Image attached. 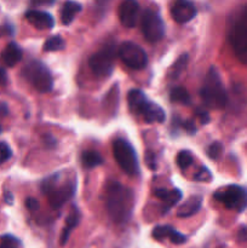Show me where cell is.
I'll list each match as a JSON object with an SVG mask.
<instances>
[{"instance_id":"obj_1","label":"cell","mask_w":247,"mask_h":248,"mask_svg":"<svg viewBox=\"0 0 247 248\" xmlns=\"http://www.w3.org/2000/svg\"><path fill=\"white\" fill-rule=\"evenodd\" d=\"M107 210L111 220L118 224L130 219L133 211V193L120 183H110L107 188Z\"/></svg>"},{"instance_id":"obj_2","label":"cell","mask_w":247,"mask_h":248,"mask_svg":"<svg viewBox=\"0 0 247 248\" xmlns=\"http://www.w3.org/2000/svg\"><path fill=\"white\" fill-rule=\"evenodd\" d=\"M200 94L205 106L212 109H222L227 104V92L215 67L208 69Z\"/></svg>"},{"instance_id":"obj_3","label":"cell","mask_w":247,"mask_h":248,"mask_svg":"<svg viewBox=\"0 0 247 248\" xmlns=\"http://www.w3.org/2000/svg\"><path fill=\"white\" fill-rule=\"evenodd\" d=\"M229 41L239 61L247 64V5L240 10L232 21Z\"/></svg>"},{"instance_id":"obj_4","label":"cell","mask_w":247,"mask_h":248,"mask_svg":"<svg viewBox=\"0 0 247 248\" xmlns=\"http://www.w3.org/2000/svg\"><path fill=\"white\" fill-rule=\"evenodd\" d=\"M22 75L36 91L41 93H46L52 89L53 81L50 70L44 63L39 61H31L28 64L24 65Z\"/></svg>"},{"instance_id":"obj_5","label":"cell","mask_w":247,"mask_h":248,"mask_svg":"<svg viewBox=\"0 0 247 248\" xmlns=\"http://www.w3.org/2000/svg\"><path fill=\"white\" fill-rule=\"evenodd\" d=\"M113 153L116 162L123 171L130 176H136L139 172L138 160L132 145L125 140H116L113 144Z\"/></svg>"},{"instance_id":"obj_6","label":"cell","mask_w":247,"mask_h":248,"mask_svg":"<svg viewBox=\"0 0 247 248\" xmlns=\"http://www.w3.org/2000/svg\"><path fill=\"white\" fill-rule=\"evenodd\" d=\"M216 200L220 201L229 210L244 211L247 207V191L239 186H229L216 191Z\"/></svg>"},{"instance_id":"obj_7","label":"cell","mask_w":247,"mask_h":248,"mask_svg":"<svg viewBox=\"0 0 247 248\" xmlns=\"http://www.w3.org/2000/svg\"><path fill=\"white\" fill-rule=\"evenodd\" d=\"M142 33L150 43L161 40L165 34V24L159 12L147 9L142 15Z\"/></svg>"},{"instance_id":"obj_8","label":"cell","mask_w":247,"mask_h":248,"mask_svg":"<svg viewBox=\"0 0 247 248\" xmlns=\"http://www.w3.org/2000/svg\"><path fill=\"white\" fill-rule=\"evenodd\" d=\"M119 57L128 68L132 69H143L148 63V56L145 51L132 41H125L121 44L119 47Z\"/></svg>"},{"instance_id":"obj_9","label":"cell","mask_w":247,"mask_h":248,"mask_svg":"<svg viewBox=\"0 0 247 248\" xmlns=\"http://www.w3.org/2000/svg\"><path fill=\"white\" fill-rule=\"evenodd\" d=\"M114 57L115 50L113 46H106L91 56L89 61L90 68L97 77H109L114 69Z\"/></svg>"},{"instance_id":"obj_10","label":"cell","mask_w":247,"mask_h":248,"mask_svg":"<svg viewBox=\"0 0 247 248\" xmlns=\"http://www.w3.org/2000/svg\"><path fill=\"white\" fill-rule=\"evenodd\" d=\"M138 14H139V5L133 0L121 2L119 6V18L121 24L126 28H133L137 24Z\"/></svg>"},{"instance_id":"obj_11","label":"cell","mask_w":247,"mask_h":248,"mask_svg":"<svg viewBox=\"0 0 247 248\" xmlns=\"http://www.w3.org/2000/svg\"><path fill=\"white\" fill-rule=\"evenodd\" d=\"M171 15L177 23H188L196 16V7L193 2L181 0L174 2L171 9Z\"/></svg>"},{"instance_id":"obj_12","label":"cell","mask_w":247,"mask_h":248,"mask_svg":"<svg viewBox=\"0 0 247 248\" xmlns=\"http://www.w3.org/2000/svg\"><path fill=\"white\" fill-rule=\"evenodd\" d=\"M74 190L75 186L73 183L65 184L62 188H57L55 184V186H53V188L51 189L50 193L47 194L51 206H52L53 208H60L65 201H68L72 198L73 194H74Z\"/></svg>"},{"instance_id":"obj_13","label":"cell","mask_w":247,"mask_h":248,"mask_svg":"<svg viewBox=\"0 0 247 248\" xmlns=\"http://www.w3.org/2000/svg\"><path fill=\"white\" fill-rule=\"evenodd\" d=\"M26 18L29 23L36 29H50L55 26V19L48 12L39 11V10H31L27 12Z\"/></svg>"},{"instance_id":"obj_14","label":"cell","mask_w":247,"mask_h":248,"mask_svg":"<svg viewBox=\"0 0 247 248\" xmlns=\"http://www.w3.org/2000/svg\"><path fill=\"white\" fill-rule=\"evenodd\" d=\"M127 101L131 111L138 114V115H142L143 111L149 104V101L147 99L145 94L139 90H131L127 94Z\"/></svg>"},{"instance_id":"obj_15","label":"cell","mask_w":247,"mask_h":248,"mask_svg":"<svg viewBox=\"0 0 247 248\" xmlns=\"http://www.w3.org/2000/svg\"><path fill=\"white\" fill-rule=\"evenodd\" d=\"M22 60V48L16 43H10L1 52V61L7 67H15Z\"/></svg>"},{"instance_id":"obj_16","label":"cell","mask_w":247,"mask_h":248,"mask_svg":"<svg viewBox=\"0 0 247 248\" xmlns=\"http://www.w3.org/2000/svg\"><path fill=\"white\" fill-rule=\"evenodd\" d=\"M201 203H202V198L199 195L191 196L190 199L185 201L181 207L177 211V216L182 218L190 217V216L195 215L196 212H199V210L201 208Z\"/></svg>"},{"instance_id":"obj_17","label":"cell","mask_w":247,"mask_h":248,"mask_svg":"<svg viewBox=\"0 0 247 248\" xmlns=\"http://www.w3.org/2000/svg\"><path fill=\"white\" fill-rule=\"evenodd\" d=\"M142 116L147 124H161L166 119L165 118V111L162 110L161 107H159L155 103H152V102H149L145 110L143 111Z\"/></svg>"},{"instance_id":"obj_18","label":"cell","mask_w":247,"mask_h":248,"mask_svg":"<svg viewBox=\"0 0 247 248\" xmlns=\"http://www.w3.org/2000/svg\"><path fill=\"white\" fill-rule=\"evenodd\" d=\"M81 10V5L77 4L74 1H67L62 7V11H61V19H62V23L64 26H68L73 22V19L75 18L77 14Z\"/></svg>"},{"instance_id":"obj_19","label":"cell","mask_w":247,"mask_h":248,"mask_svg":"<svg viewBox=\"0 0 247 248\" xmlns=\"http://www.w3.org/2000/svg\"><path fill=\"white\" fill-rule=\"evenodd\" d=\"M79 219H80V215L77 210L73 211V212L68 216L67 220H65V228L64 230H63L62 237H61V245H64L65 242L68 241V237H69L70 232L77 227V223H79Z\"/></svg>"},{"instance_id":"obj_20","label":"cell","mask_w":247,"mask_h":248,"mask_svg":"<svg viewBox=\"0 0 247 248\" xmlns=\"http://www.w3.org/2000/svg\"><path fill=\"white\" fill-rule=\"evenodd\" d=\"M81 162L86 169H94L103 162V159L99 153L94 152V150H87V152L82 153Z\"/></svg>"},{"instance_id":"obj_21","label":"cell","mask_w":247,"mask_h":248,"mask_svg":"<svg viewBox=\"0 0 247 248\" xmlns=\"http://www.w3.org/2000/svg\"><path fill=\"white\" fill-rule=\"evenodd\" d=\"M172 102H176V103H182V104H188L190 102V96H189V92L186 91L184 87H174L173 90L170 93Z\"/></svg>"},{"instance_id":"obj_22","label":"cell","mask_w":247,"mask_h":248,"mask_svg":"<svg viewBox=\"0 0 247 248\" xmlns=\"http://www.w3.org/2000/svg\"><path fill=\"white\" fill-rule=\"evenodd\" d=\"M186 63H188V55L185 53V55H182L173 63V65L171 67V70H170V77L173 78V79H177L184 72V69L186 67Z\"/></svg>"},{"instance_id":"obj_23","label":"cell","mask_w":247,"mask_h":248,"mask_svg":"<svg viewBox=\"0 0 247 248\" xmlns=\"http://www.w3.org/2000/svg\"><path fill=\"white\" fill-rule=\"evenodd\" d=\"M64 48V40L60 35H55L48 39L44 44V50L47 52H53V51H61Z\"/></svg>"},{"instance_id":"obj_24","label":"cell","mask_w":247,"mask_h":248,"mask_svg":"<svg viewBox=\"0 0 247 248\" xmlns=\"http://www.w3.org/2000/svg\"><path fill=\"white\" fill-rule=\"evenodd\" d=\"M191 164H193V155H191L190 152L183 150V152L178 153V156H177V165H178L182 170L188 169Z\"/></svg>"},{"instance_id":"obj_25","label":"cell","mask_w":247,"mask_h":248,"mask_svg":"<svg viewBox=\"0 0 247 248\" xmlns=\"http://www.w3.org/2000/svg\"><path fill=\"white\" fill-rule=\"evenodd\" d=\"M173 228L171 227H156L154 230H153V237L157 241H162L165 239H169L170 232Z\"/></svg>"},{"instance_id":"obj_26","label":"cell","mask_w":247,"mask_h":248,"mask_svg":"<svg viewBox=\"0 0 247 248\" xmlns=\"http://www.w3.org/2000/svg\"><path fill=\"white\" fill-rule=\"evenodd\" d=\"M182 199V193L181 190H178V189H173V190H171L169 193V195H167L166 200L164 201L165 203H166L167 207H172V206H174L176 203H178L179 201H181Z\"/></svg>"},{"instance_id":"obj_27","label":"cell","mask_w":247,"mask_h":248,"mask_svg":"<svg viewBox=\"0 0 247 248\" xmlns=\"http://www.w3.org/2000/svg\"><path fill=\"white\" fill-rule=\"evenodd\" d=\"M222 150H223V147L220 143H218V142L212 143V144H211L207 149L208 157H210V159H213V160L218 159V157L220 156V154H222Z\"/></svg>"},{"instance_id":"obj_28","label":"cell","mask_w":247,"mask_h":248,"mask_svg":"<svg viewBox=\"0 0 247 248\" xmlns=\"http://www.w3.org/2000/svg\"><path fill=\"white\" fill-rule=\"evenodd\" d=\"M12 156V150L9 144L5 142H0V164L7 161Z\"/></svg>"},{"instance_id":"obj_29","label":"cell","mask_w":247,"mask_h":248,"mask_svg":"<svg viewBox=\"0 0 247 248\" xmlns=\"http://www.w3.org/2000/svg\"><path fill=\"white\" fill-rule=\"evenodd\" d=\"M0 248H19V241L17 239H15L14 236L6 235V236L2 237Z\"/></svg>"},{"instance_id":"obj_30","label":"cell","mask_w":247,"mask_h":248,"mask_svg":"<svg viewBox=\"0 0 247 248\" xmlns=\"http://www.w3.org/2000/svg\"><path fill=\"white\" fill-rule=\"evenodd\" d=\"M169 240L174 245H182L186 241V237L184 235H182L181 232H177V230L172 229L171 232H170Z\"/></svg>"},{"instance_id":"obj_31","label":"cell","mask_w":247,"mask_h":248,"mask_svg":"<svg viewBox=\"0 0 247 248\" xmlns=\"http://www.w3.org/2000/svg\"><path fill=\"white\" fill-rule=\"evenodd\" d=\"M196 115L199 116V120L202 125H206V124L210 123L211 118H210V114L205 110H201V111H196Z\"/></svg>"},{"instance_id":"obj_32","label":"cell","mask_w":247,"mask_h":248,"mask_svg":"<svg viewBox=\"0 0 247 248\" xmlns=\"http://www.w3.org/2000/svg\"><path fill=\"white\" fill-rule=\"evenodd\" d=\"M26 206L29 211H36L39 208V203L35 199L28 198L26 200Z\"/></svg>"},{"instance_id":"obj_33","label":"cell","mask_w":247,"mask_h":248,"mask_svg":"<svg viewBox=\"0 0 247 248\" xmlns=\"http://www.w3.org/2000/svg\"><path fill=\"white\" fill-rule=\"evenodd\" d=\"M14 34V27L11 24H4L2 27H0V35H12Z\"/></svg>"},{"instance_id":"obj_34","label":"cell","mask_w":247,"mask_h":248,"mask_svg":"<svg viewBox=\"0 0 247 248\" xmlns=\"http://www.w3.org/2000/svg\"><path fill=\"white\" fill-rule=\"evenodd\" d=\"M169 193H170V191L167 190V189H162V188L155 189V190H154L155 196H156V198H159L160 200H162V201L166 200V198H167V195H169Z\"/></svg>"},{"instance_id":"obj_35","label":"cell","mask_w":247,"mask_h":248,"mask_svg":"<svg viewBox=\"0 0 247 248\" xmlns=\"http://www.w3.org/2000/svg\"><path fill=\"white\" fill-rule=\"evenodd\" d=\"M210 178H211V173L205 169V167L202 169V172H199L198 176L195 177L196 181H207V179Z\"/></svg>"},{"instance_id":"obj_36","label":"cell","mask_w":247,"mask_h":248,"mask_svg":"<svg viewBox=\"0 0 247 248\" xmlns=\"http://www.w3.org/2000/svg\"><path fill=\"white\" fill-rule=\"evenodd\" d=\"M183 127L185 128V130L188 131L189 133H195L196 132V127H195V126H194L193 121H190V120L184 121V123H183Z\"/></svg>"},{"instance_id":"obj_37","label":"cell","mask_w":247,"mask_h":248,"mask_svg":"<svg viewBox=\"0 0 247 248\" xmlns=\"http://www.w3.org/2000/svg\"><path fill=\"white\" fill-rule=\"evenodd\" d=\"M7 82V75L4 68L0 67V85H5Z\"/></svg>"},{"instance_id":"obj_38","label":"cell","mask_w":247,"mask_h":248,"mask_svg":"<svg viewBox=\"0 0 247 248\" xmlns=\"http://www.w3.org/2000/svg\"><path fill=\"white\" fill-rule=\"evenodd\" d=\"M239 239L241 241H247V227H244L239 232Z\"/></svg>"},{"instance_id":"obj_39","label":"cell","mask_w":247,"mask_h":248,"mask_svg":"<svg viewBox=\"0 0 247 248\" xmlns=\"http://www.w3.org/2000/svg\"><path fill=\"white\" fill-rule=\"evenodd\" d=\"M5 200H6V202L9 203V205H12V201H14V198H12L11 194L7 193L6 196H5Z\"/></svg>"}]
</instances>
